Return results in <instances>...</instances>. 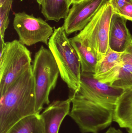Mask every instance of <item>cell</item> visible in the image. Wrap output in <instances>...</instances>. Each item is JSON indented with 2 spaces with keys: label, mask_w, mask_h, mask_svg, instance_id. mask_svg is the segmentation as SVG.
Here are the masks:
<instances>
[{
  "label": "cell",
  "mask_w": 132,
  "mask_h": 133,
  "mask_svg": "<svg viewBox=\"0 0 132 133\" xmlns=\"http://www.w3.org/2000/svg\"><path fill=\"white\" fill-rule=\"evenodd\" d=\"M123 90L98 81L94 74L81 72L79 90L71 93L69 115L82 133H98L111 124L118 98Z\"/></svg>",
  "instance_id": "obj_1"
},
{
  "label": "cell",
  "mask_w": 132,
  "mask_h": 133,
  "mask_svg": "<svg viewBox=\"0 0 132 133\" xmlns=\"http://www.w3.org/2000/svg\"><path fill=\"white\" fill-rule=\"evenodd\" d=\"M35 81L32 65L1 96L0 133H7L23 118L36 111Z\"/></svg>",
  "instance_id": "obj_2"
},
{
  "label": "cell",
  "mask_w": 132,
  "mask_h": 133,
  "mask_svg": "<svg viewBox=\"0 0 132 133\" xmlns=\"http://www.w3.org/2000/svg\"><path fill=\"white\" fill-rule=\"evenodd\" d=\"M54 29L48 43L59 67L61 79L66 84L71 93L80 87L81 67L79 58L63 26Z\"/></svg>",
  "instance_id": "obj_3"
},
{
  "label": "cell",
  "mask_w": 132,
  "mask_h": 133,
  "mask_svg": "<svg viewBox=\"0 0 132 133\" xmlns=\"http://www.w3.org/2000/svg\"><path fill=\"white\" fill-rule=\"evenodd\" d=\"M32 67L35 81L36 111L40 114L43 106L50 104V94L56 86L59 70L50 50L43 46L35 54Z\"/></svg>",
  "instance_id": "obj_4"
},
{
  "label": "cell",
  "mask_w": 132,
  "mask_h": 133,
  "mask_svg": "<svg viewBox=\"0 0 132 133\" xmlns=\"http://www.w3.org/2000/svg\"><path fill=\"white\" fill-rule=\"evenodd\" d=\"M31 52L19 41L1 40L0 95H3L21 75L32 66Z\"/></svg>",
  "instance_id": "obj_5"
},
{
  "label": "cell",
  "mask_w": 132,
  "mask_h": 133,
  "mask_svg": "<svg viewBox=\"0 0 132 133\" xmlns=\"http://www.w3.org/2000/svg\"><path fill=\"white\" fill-rule=\"evenodd\" d=\"M113 13L109 0H105L84 29L75 36L94 54L98 62L104 58L110 49L109 27Z\"/></svg>",
  "instance_id": "obj_6"
},
{
  "label": "cell",
  "mask_w": 132,
  "mask_h": 133,
  "mask_svg": "<svg viewBox=\"0 0 132 133\" xmlns=\"http://www.w3.org/2000/svg\"><path fill=\"white\" fill-rule=\"evenodd\" d=\"M13 26L18 35L19 42L26 46L42 43L48 46L54 29L41 18L25 12L14 14Z\"/></svg>",
  "instance_id": "obj_7"
},
{
  "label": "cell",
  "mask_w": 132,
  "mask_h": 133,
  "mask_svg": "<svg viewBox=\"0 0 132 133\" xmlns=\"http://www.w3.org/2000/svg\"><path fill=\"white\" fill-rule=\"evenodd\" d=\"M105 1L84 0L73 4L63 26L67 35L83 29Z\"/></svg>",
  "instance_id": "obj_8"
},
{
  "label": "cell",
  "mask_w": 132,
  "mask_h": 133,
  "mask_svg": "<svg viewBox=\"0 0 132 133\" xmlns=\"http://www.w3.org/2000/svg\"><path fill=\"white\" fill-rule=\"evenodd\" d=\"M127 19L114 13L110 22L108 45L111 50L124 53L132 42V36L126 26Z\"/></svg>",
  "instance_id": "obj_9"
},
{
  "label": "cell",
  "mask_w": 132,
  "mask_h": 133,
  "mask_svg": "<svg viewBox=\"0 0 132 133\" xmlns=\"http://www.w3.org/2000/svg\"><path fill=\"white\" fill-rule=\"evenodd\" d=\"M71 101H53L40 114L44 126L43 133H58L63 120L69 115Z\"/></svg>",
  "instance_id": "obj_10"
},
{
  "label": "cell",
  "mask_w": 132,
  "mask_h": 133,
  "mask_svg": "<svg viewBox=\"0 0 132 133\" xmlns=\"http://www.w3.org/2000/svg\"><path fill=\"white\" fill-rule=\"evenodd\" d=\"M123 53L115 52L110 48L104 58L97 62L94 77L111 87L118 77L122 64Z\"/></svg>",
  "instance_id": "obj_11"
},
{
  "label": "cell",
  "mask_w": 132,
  "mask_h": 133,
  "mask_svg": "<svg viewBox=\"0 0 132 133\" xmlns=\"http://www.w3.org/2000/svg\"><path fill=\"white\" fill-rule=\"evenodd\" d=\"M113 121L132 133V89L124 90L118 98Z\"/></svg>",
  "instance_id": "obj_12"
},
{
  "label": "cell",
  "mask_w": 132,
  "mask_h": 133,
  "mask_svg": "<svg viewBox=\"0 0 132 133\" xmlns=\"http://www.w3.org/2000/svg\"><path fill=\"white\" fill-rule=\"evenodd\" d=\"M70 5L68 0H43L41 12L46 21L58 22L67 17Z\"/></svg>",
  "instance_id": "obj_13"
},
{
  "label": "cell",
  "mask_w": 132,
  "mask_h": 133,
  "mask_svg": "<svg viewBox=\"0 0 132 133\" xmlns=\"http://www.w3.org/2000/svg\"><path fill=\"white\" fill-rule=\"evenodd\" d=\"M69 40L79 58L81 72L94 74L98 62L96 56L75 36L70 38Z\"/></svg>",
  "instance_id": "obj_14"
},
{
  "label": "cell",
  "mask_w": 132,
  "mask_h": 133,
  "mask_svg": "<svg viewBox=\"0 0 132 133\" xmlns=\"http://www.w3.org/2000/svg\"><path fill=\"white\" fill-rule=\"evenodd\" d=\"M40 114L23 118L14 125L7 133H43V121Z\"/></svg>",
  "instance_id": "obj_15"
},
{
  "label": "cell",
  "mask_w": 132,
  "mask_h": 133,
  "mask_svg": "<svg viewBox=\"0 0 132 133\" xmlns=\"http://www.w3.org/2000/svg\"><path fill=\"white\" fill-rule=\"evenodd\" d=\"M111 87L121 90L132 89V65L122 61L118 77Z\"/></svg>",
  "instance_id": "obj_16"
},
{
  "label": "cell",
  "mask_w": 132,
  "mask_h": 133,
  "mask_svg": "<svg viewBox=\"0 0 132 133\" xmlns=\"http://www.w3.org/2000/svg\"><path fill=\"white\" fill-rule=\"evenodd\" d=\"M12 0H0L1 40H4L5 33L9 23V18Z\"/></svg>",
  "instance_id": "obj_17"
},
{
  "label": "cell",
  "mask_w": 132,
  "mask_h": 133,
  "mask_svg": "<svg viewBox=\"0 0 132 133\" xmlns=\"http://www.w3.org/2000/svg\"><path fill=\"white\" fill-rule=\"evenodd\" d=\"M115 13L124 17L127 20L132 21V3L127 4Z\"/></svg>",
  "instance_id": "obj_18"
},
{
  "label": "cell",
  "mask_w": 132,
  "mask_h": 133,
  "mask_svg": "<svg viewBox=\"0 0 132 133\" xmlns=\"http://www.w3.org/2000/svg\"><path fill=\"white\" fill-rule=\"evenodd\" d=\"M113 9L114 13L122 8L127 4L132 3V0H109Z\"/></svg>",
  "instance_id": "obj_19"
},
{
  "label": "cell",
  "mask_w": 132,
  "mask_h": 133,
  "mask_svg": "<svg viewBox=\"0 0 132 133\" xmlns=\"http://www.w3.org/2000/svg\"><path fill=\"white\" fill-rule=\"evenodd\" d=\"M122 60L132 65V42L130 46L122 54Z\"/></svg>",
  "instance_id": "obj_20"
},
{
  "label": "cell",
  "mask_w": 132,
  "mask_h": 133,
  "mask_svg": "<svg viewBox=\"0 0 132 133\" xmlns=\"http://www.w3.org/2000/svg\"><path fill=\"white\" fill-rule=\"evenodd\" d=\"M105 133H123L120 129H116L114 127H111Z\"/></svg>",
  "instance_id": "obj_21"
},
{
  "label": "cell",
  "mask_w": 132,
  "mask_h": 133,
  "mask_svg": "<svg viewBox=\"0 0 132 133\" xmlns=\"http://www.w3.org/2000/svg\"><path fill=\"white\" fill-rule=\"evenodd\" d=\"M83 1H84V0H68V2L71 5V4H76V3H79V2H81Z\"/></svg>",
  "instance_id": "obj_22"
},
{
  "label": "cell",
  "mask_w": 132,
  "mask_h": 133,
  "mask_svg": "<svg viewBox=\"0 0 132 133\" xmlns=\"http://www.w3.org/2000/svg\"><path fill=\"white\" fill-rule=\"evenodd\" d=\"M43 1V0H36L37 3L39 4V5H42Z\"/></svg>",
  "instance_id": "obj_23"
}]
</instances>
